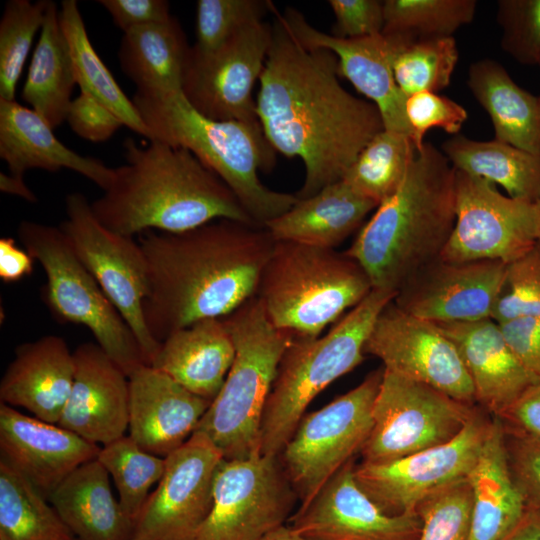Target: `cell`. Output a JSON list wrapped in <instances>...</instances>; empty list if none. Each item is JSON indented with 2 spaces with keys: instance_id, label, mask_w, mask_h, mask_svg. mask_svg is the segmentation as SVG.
<instances>
[{
  "instance_id": "cell-1",
  "label": "cell",
  "mask_w": 540,
  "mask_h": 540,
  "mask_svg": "<svg viewBox=\"0 0 540 540\" xmlns=\"http://www.w3.org/2000/svg\"><path fill=\"white\" fill-rule=\"evenodd\" d=\"M272 29L256 113L274 151L302 160L304 199L342 180L384 124L372 102L341 85L333 52L303 46L276 15Z\"/></svg>"
},
{
  "instance_id": "cell-2",
  "label": "cell",
  "mask_w": 540,
  "mask_h": 540,
  "mask_svg": "<svg viewBox=\"0 0 540 540\" xmlns=\"http://www.w3.org/2000/svg\"><path fill=\"white\" fill-rule=\"evenodd\" d=\"M138 242L147 263L145 322L161 343L255 297L275 239L264 226L218 219L180 233L148 230Z\"/></svg>"
},
{
  "instance_id": "cell-3",
  "label": "cell",
  "mask_w": 540,
  "mask_h": 540,
  "mask_svg": "<svg viewBox=\"0 0 540 540\" xmlns=\"http://www.w3.org/2000/svg\"><path fill=\"white\" fill-rule=\"evenodd\" d=\"M125 164L91 203L106 228L133 237L148 230L180 233L218 219L258 225L228 186L193 153L159 140L123 143ZM261 226V225H260Z\"/></svg>"
},
{
  "instance_id": "cell-4",
  "label": "cell",
  "mask_w": 540,
  "mask_h": 540,
  "mask_svg": "<svg viewBox=\"0 0 540 540\" xmlns=\"http://www.w3.org/2000/svg\"><path fill=\"white\" fill-rule=\"evenodd\" d=\"M455 224V170L425 142L398 190L380 203L345 253L367 273L374 289L397 292L440 257Z\"/></svg>"
},
{
  "instance_id": "cell-5",
  "label": "cell",
  "mask_w": 540,
  "mask_h": 540,
  "mask_svg": "<svg viewBox=\"0 0 540 540\" xmlns=\"http://www.w3.org/2000/svg\"><path fill=\"white\" fill-rule=\"evenodd\" d=\"M132 101L150 130L151 140L193 153L228 186L258 225L264 226L298 201L296 194L274 191L258 176L260 170L268 171L275 163V151L261 126L205 117L182 92L136 90Z\"/></svg>"
},
{
  "instance_id": "cell-6",
  "label": "cell",
  "mask_w": 540,
  "mask_h": 540,
  "mask_svg": "<svg viewBox=\"0 0 540 540\" xmlns=\"http://www.w3.org/2000/svg\"><path fill=\"white\" fill-rule=\"evenodd\" d=\"M372 289L365 270L345 252L275 241L256 297L274 327L293 338H317Z\"/></svg>"
},
{
  "instance_id": "cell-7",
  "label": "cell",
  "mask_w": 540,
  "mask_h": 540,
  "mask_svg": "<svg viewBox=\"0 0 540 540\" xmlns=\"http://www.w3.org/2000/svg\"><path fill=\"white\" fill-rule=\"evenodd\" d=\"M221 319L233 339L235 357L196 431L206 434L225 460L247 459L261 454L264 411L293 337L274 327L256 296Z\"/></svg>"
},
{
  "instance_id": "cell-8",
  "label": "cell",
  "mask_w": 540,
  "mask_h": 540,
  "mask_svg": "<svg viewBox=\"0 0 540 540\" xmlns=\"http://www.w3.org/2000/svg\"><path fill=\"white\" fill-rule=\"evenodd\" d=\"M395 295L394 291L373 288L325 335L292 339L264 411L261 455L279 456L314 398L363 361L372 328Z\"/></svg>"
},
{
  "instance_id": "cell-9",
  "label": "cell",
  "mask_w": 540,
  "mask_h": 540,
  "mask_svg": "<svg viewBox=\"0 0 540 540\" xmlns=\"http://www.w3.org/2000/svg\"><path fill=\"white\" fill-rule=\"evenodd\" d=\"M17 234L46 274L41 295L53 318L87 327L127 376L147 364L132 330L81 263L60 227L24 220Z\"/></svg>"
},
{
  "instance_id": "cell-10",
  "label": "cell",
  "mask_w": 540,
  "mask_h": 540,
  "mask_svg": "<svg viewBox=\"0 0 540 540\" xmlns=\"http://www.w3.org/2000/svg\"><path fill=\"white\" fill-rule=\"evenodd\" d=\"M382 377L383 368L371 372L358 386L299 422L279 458L300 506L360 454L373 427V405Z\"/></svg>"
},
{
  "instance_id": "cell-11",
  "label": "cell",
  "mask_w": 540,
  "mask_h": 540,
  "mask_svg": "<svg viewBox=\"0 0 540 540\" xmlns=\"http://www.w3.org/2000/svg\"><path fill=\"white\" fill-rule=\"evenodd\" d=\"M477 407L383 368L373 427L360 452L362 462L388 463L447 443L464 429Z\"/></svg>"
},
{
  "instance_id": "cell-12",
  "label": "cell",
  "mask_w": 540,
  "mask_h": 540,
  "mask_svg": "<svg viewBox=\"0 0 540 540\" xmlns=\"http://www.w3.org/2000/svg\"><path fill=\"white\" fill-rule=\"evenodd\" d=\"M66 218L59 225L73 251L132 330L150 365L161 343L145 322L147 263L139 242L102 225L86 196L74 192L65 198Z\"/></svg>"
},
{
  "instance_id": "cell-13",
  "label": "cell",
  "mask_w": 540,
  "mask_h": 540,
  "mask_svg": "<svg viewBox=\"0 0 540 540\" xmlns=\"http://www.w3.org/2000/svg\"><path fill=\"white\" fill-rule=\"evenodd\" d=\"M539 235L536 202L505 196L494 184L455 170V224L440 258L508 264L533 248Z\"/></svg>"
},
{
  "instance_id": "cell-14",
  "label": "cell",
  "mask_w": 540,
  "mask_h": 540,
  "mask_svg": "<svg viewBox=\"0 0 540 540\" xmlns=\"http://www.w3.org/2000/svg\"><path fill=\"white\" fill-rule=\"evenodd\" d=\"M297 499L279 456L224 460L211 511L195 540H257L285 525Z\"/></svg>"
},
{
  "instance_id": "cell-15",
  "label": "cell",
  "mask_w": 540,
  "mask_h": 540,
  "mask_svg": "<svg viewBox=\"0 0 540 540\" xmlns=\"http://www.w3.org/2000/svg\"><path fill=\"white\" fill-rule=\"evenodd\" d=\"M493 416L479 406L451 441L383 464L361 462L354 475L361 489L386 514L415 513L434 491L467 478L490 433Z\"/></svg>"
},
{
  "instance_id": "cell-16",
  "label": "cell",
  "mask_w": 540,
  "mask_h": 540,
  "mask_svg": "<svg viewBox=\"0 0 540 540\" xmlns=\"http://www.w3.org/2000/svg\"><path fill=\"white\" fill-rule=\"evenodd\" d=\"M221 451L200 431L165 457V470L135 521L133 540H195L212 505Z\"/></svg>"
},
{
  "instance_id": "cell-17",
  "label": "cell",
  "mask_w": 540,
  "mask_h": 540,
  "mask_svg": "<svg viewBox=\"0 0 540 540\" xmlns=\"http://www.w3.org/2000/svg\"><path fill=\"white\" fill-rule=\"evenodd\" d=\"M272 36V25L260 20L212 53L200 54L191 46L182 86L188 103L213 120L260 126L253 88L263 73Z\"/></svg>"
},
{
  "instance_id": "cell-18",
  "label": "cell",
  "mask_w": 540,
  "mask_h": 540,
  "mask_svg": "<svg viewBox=\"0 0 540 540\" xmlns=\"http://www.w3.org/2000/svg\"><path fill=\"white\" fill-rule=\"evenodd\" d=\"M392 373L477 405L472 381L452 340L434 322L401 310L393 300L379 314L364 349Z\"/></svg>"
},
{
  "instance_id": "cell-19",
  "label": "cell",
  "mask_w": 540,
  "mask_h": 540,
  "mask_svg": "<svg viewBox=\"0 0 540 540\" xmlns=\"http://www.w3.org/2000/svg\"><path fill=\"white\" fill-rule=\"evenodd\" d=\"M271 12L303 46L333 52L338 60L339 75L377 107L384 129L412 139L405 114L407 96L396 84L393 63L399 51L414 37L381 33L359 39L340 38L318 30L294 8L288 7L280 13L273 4Z\"/></svg>"
},
{
  "instance_id": "cell-20",
  "label": "cell",
  "mask_w": 540,
  "mask_h": 540,
  "mask_svg": "<svg viewBox=\"0 0 540 540\" xmlns=\"http://www.w3.org/2000/svg\"><path fill=\"white\" fill-rule=\"evenodd\" d=\"M506 264L495 260L446 261L438 257L409 277L393 302L401 310L434 323L491 318Z\"/></svg>"
},
{
  "instance_id": "cell-21",
  "label": "cell",
  "mask_w": 540,
  "mask_h": 540,
  "mask_svg": "<svg viewBox=\"0 0 540 540\" xmlns=\"http://www.w3.org/2000/svg\"><path fill=\"white\" fill-rule=\"evenodd\" d=\"M355 465L353 459L336 472L290 517V526L309 540H419L418 514L383 512L358 485Z\"/></svg>"
},
{
  "instance_id": "cell-22",
  "label": "cell",
  "mask_w": 540,
  "mask_h": 540,
  "mask_svg": "<svg viewBox=\"0 0 540 540\" xmlns=\"http://www.w3.org/2000/svg\"><path fill=\"white\" fill-rule=\"evenodd\" d=\"M73 356V384L58 425L99 446L125 436L128 376L97 343L80 344Z\"/></svg>"
},
{
  "instance_id": "cell-23",
  "label": "cell",
  "mask_w": 540,
  "mask_h": 540,
  "mask_svg": "<svg viewBox=\"0 0 540 540\" xmlns=\"http://www.w3.org/2000/svg\"><path fill=\"white\" fill-rule=\"evenodd\" d=\"M101 446L0 403L1 459L47 498L76 468L96 459Z\"/></svg>"
},
{
  "instance_id": "cell-24",
  "label": "cell",
  "mask_w": 540,
  "mask_h": 540,
  "mask_svg": "<svg viewBox=\"0 0 540 540\" xmlns=\"http://www.w3.org/2000/svg\"><path fill=\"white\" fill-rule=\"evenodd\" d=\"M129 379V436L161 457L185 443L196 431L211 401L193 394L148 364Z\"/></svg>"
},
{
  "instance_id": "cell-25",
  "label": "cell",
  "mask_w": 540,
  "mask_h": 540,
  "mask_svg": "<svg viewBox=\"0 0 540 540\" xmlns=\"http://www.w3.org/2000/svg\"><path fill=\"white\" fill-rule=\"evenodd\" d=\"M457 347L472 381L476 404L501 416L530 387L540 383L517 358L499 323H435Z\"/></svg>"
},
{
  "instance_id": "cell-26",
  "label": "cell",
  "mask_w": 540,
  "mask_h": 540,
  "mask_svg": "<svg viewBox=\"0 0 540 540\" xmlns=\"http://www.w3.org/2000/svg\"><path fill=\"white\" fill-rule=\"evenodd\" d=\"M74 356L66 341L46 335L15 349L0 381V403L22 407L58 424L74 379Z\"/></svg>"
},
{
  "instance_id": "cell-27",
  "label": "cell",
  "mask_w": 540,
  "mask_h": 540,
  "mask_svg": "<svg viewBox=\"0 0 540 540\" xmlns=\"http://www.w3.org/2000/svg\"><path fill=\"white\" fill-rule=\"evenodd\" d=\"M53 130L32 108L16 100L0 99V158L7 163L9 174L23 177L30 169L52 173L69 169L106 190L114 169L97 158L73 151Z\"/></svg>"
},
{
  "instance_id": "cell-28",
  "label": "cell",
  "mask_w": 540,
  "mask_h": 540,
  "mask_svg": "<svg viewBox=\"0 0 540 540\" xmlns=\"http://www.w3.org/2000/svg\"><path fill=\"white\" fill-rule=\"evenodd\" d=\"M234 357V342L223 320L210 318L170 334L161 342L150 365L212 402Z\"/></svg>"
},
{
  "instance_id": "cell-29",
  "label": "cell",
  "mask_w": 540,
  "mask_h": 540,
  "mask_svg": "<svg viewBox=\"0 0 540 540\" xmlns=\"http://www.w3.org/2000/svg\"><path fill=\"white\" fill-rule=\"evenodd\" d=\"M48 500L77 540H133L135 522L114 497L97 458L76 468Z\"/></svg>"
},
{
  "instance_id": "cell-30",
  "label": "cell",
  "mask_w": 540,
  "mask_h": 540,
  "mask_svg": "<svg viewBox=\"0 0 540 540\" xmlns=\"http://www.w3.org/2000/svg\"><path fill=\"white\" fill-rule=\"evenodd\" d=\"M377 206L340 180L311 197L298 199L287 212L264 227L275 241L335 249Z\"/></svg>"
},
{
  "instance_id": "cell-31",
  "label": "cell",
  "mask_w": 540,
  "mask_h": 540,
  "mask_svg": "<svg viewBox=\"0 0 540 540\" xmlns=\"http://www.w3.org/2000/svg\"><path fill=\"white\" fill-rule=\"evenodd\" d=\"M468 479L473 508L469 540H500L524 516L525 500L509 470L501 421L490 433Z\"/></svg>"
},
{
  "instance_id": "cell-32",
  "label": "cell",
  "mask_w": 540,
  "mask_h": 540,
  "mask_svg": "<svg viewBox=\"0 0 540 540\" xmlns=\"http://www.w3.org/2000/svg\"><path fill=\"white\" fill-rule=\"evenodd\" d=\"M468 87L490 116L494 139L540 157V101L518 86L497 61L471 64Z\"/></svg>"
},
{
  "instance_id": "cell-33",
  "label": "cell",
  "mask_w": 540,
  "mask_h": 540,
  "mask_svg": "<svg viewBox=\"0 0 540 540\" xmlns=\"http://www.w3.org/2000/svg\"><path fill=\"white\" fill-rule=\"evenodd\" d=\"M190 50L180 23L172 16L123 33L118 59L137 91L175 93L182 92Z\"/></svg>"
},
{
  "instance_id": "cell-34",
  "label": "cell",
  "mask_w": 540,
  "mask_h": 540,
  "mask_svg": "<svg viewBox=\"0 0 540 540\" xmlns=\"http://www.w3.org/2000/svg\"><path fill=\"white\" fill-rule=\"evenodd\" d=\"M75 85L74 65L59 21V8L50 1L21 96L55 129L66 121Z\"/></svg>"
},
{
  "instance_id": "cell-35",
  "label": "cell",
  "mask_w": 540,
  "mask_h": 540,
  "mask_svg": "<svg viewBox=\"0 0 540 540\" xmlns=\"http://www.w3.org/2000/svg\"><path fill=\"white\" fill-rule=\"evenodd\" d=\"M441 151L457 171L500 185L509 197L537 202L540 157L498 140L478 141L457 134Z\"/></svg>"
},
{
  "instance_id": "cell-36",
  "label": "cell",
  "mask_w": 540,
  "mask_h": 540,
  "mask_svg": "<svg viewBox=\"0 0 540 540\" xmlns=\"http://www.w3.org/2000/svg\"><path fill=\"white\" fill-rule=\"evenodd\" d=\"M59 21L67 39L77 85L103 104L133 132L151 140L132 99L120 88L108 67L94 49L76 0H63L59 7Z\"/></svg>"
},
{
  "instance_id": "cell-37",
  "label": "cell",
  "mask_w": 540,
  "mask_h": 540,
  "mask_svg": "<svg viewBox=\"0 0 540 540\" xmlns=\"http://www.w3.org/2000/svg\"><path fill=\"white\" fill-rule=\"evenodd\" d=\"M0 540H77L48 498L3 460Z\"/></svg>"
},
{
  "instance_id": "cell-38",
  "label": "cell",
  "mask_w": 540,
  "mask_h": 540,
  "mask_svg": "<svg viewBox=\"0 0 540 540\" xmlns=\"http://www.w3.org/2000/svg\"><path fill=\"white\" fill-rule=\"evenodd\" d=\"M416 151L408 135L383 129L366 144L342 180L379 205L398 190Z\"/></svg>"
},
{
  "instance_id": "cell-39",
  "label": "cell",
  "mask_w": 540,
  "mask_h": 540,
  "mask_svg": "<svg viewBox=\"0 0 540 540\" xmlns=\"http://www.w3.org/2000/svg\"><path fill=\"white\" fill-rule=\"evenodd\" d=\"M98 461L113 479L124 512L134 522L165 470V457L142 449L129 435L101 446Z\"/></svg>"
},
{
  "instance_id": "cell-40",
  "label": "cell",
  "mask_w": 540,
  "mask_h": 540,
  "mask_svg": "<svg viewBox=\"0 0 540 540\" xmlns=\"http://www.w3.org/2000/svg\"><path fill=\"white\" fill-rule=\"evenodd\" d=\"M382 33L408 34L415 39L449 37L472 22L475 0H385Z\"/></svg>"
},
{
  "instance_id": "cell-41",
  "label": "cell",
  "mask_w": 540,
  "mask_h": 540,
  "mask_svg": "<svg viewBox=\"0 0 540 540\" xmlns=\"http://www.w3.org/2000/svg\"><path fill=\"white\" fill-rule=\"evenodd\" d=\"M458 61L453 36L414 39L397 54L393 63L396 84L406 95L446 88Z\"/></svg>"
},
{
  "instance_id": "cell-42",
  "label": "cell",
  "mask_w": 540,
  "mask_h": 540,
  "mask_svg": "<svg viewBox=\"0 0 540 540\" xmlns=\"http://www.w3.org/2000/svg\"><path fill=\"white\" fill-rule=\"evenodd\" d=\"M49 0H9L0 19V99L15 100L18 80Z\"/></svg>"
},
{
  "instance_id": "cell-43",
  "label": "cell",
  "mask_w": 540,
  "mask_h": 540,
  "mask_svg": "<svg viewBox=\"0 0 540 540\" xmlns=\"http://www.w3.org/2000/svg\"><path fill=\"white\" fill-rule=\"evenodd\" d=\"M472 508L468 477L429 494L415 508L422 521L419 540H469Z\"/></svg>"
},
{
  "instance_id": "cell-44",
  "label": "cell",
  "mask_w": 540,
  "mask_h": 540,
  "mask_svg": "<svg viewBox=\"0 0 540 540\" xmlns=\"http://www.w3.org/2000/svg\"><path fill=\"white\" fill-rule=\"evenodd\" d=\"M272 2L264 0H198L196 3V41L192 49L212 53L245 27L263 20Z\"/></svg>"
},
{
  "instance_id": "cell-45",
  "label": "cell",
  "mask_w": 540,
  "mask_h": 540,
  "mask_svg": "<svg viewBox=\"0 0 540 540\" xmlns=\"http://www.w3.org/2000/svg\"><path fill=\"white\" fill-rule=\"evenodd\" d=\"M540 317V245L506 264L503 285L492 319L505 323L514 319Z\"/></svg>"
},
{
  "instance_id": "cell-46",
  "label": "cell",
  "mask_w": 540,
  "mask_h": 540,
  "mask_svg": "<svg viewBox=\"0 0 540 540\" xmlns=\"http://www.w3.org/2000/svg\"><path fill=\"white\" fill-rule=\"evenodd\" d=\"M501 47L514 60L540 65V0H499Z\"/></svg>"
},
{
  "instance_id": "cell-47",
  "label": "cell",
  "mask_w": 540,
  "mask_h": 540,
  "mask_svg": "<svg viewBox=\"0 0 540 540\" xmlns=\"http://www.w3.org/2000/svg\"><path fill=\"white\" fill-rule=\"evenodd\" d=\"M405 114L412 132L416 150L425 143L428 130L441 128L454 135L459 134L468 114L463 106L435 92H418L407 96Z\"/></svg>"
},
{
  "instance_id": "cell-48",
  "label": "cell",
  "mask_w": 540,
  "mask_h": 540,
  "mask_svg": "<svg viewBox=\"0 0 540 540\" xmlns=\"http://www.w3.org/2000/svg\"><path fill=\"white\" fill-rule=\"evenodd\" d=\"M503 427V426H502ZM507 462L526 508L532 504L540 515V441L519 438L503 428Z\"/></svg>"
},
{
  "instance_id": "cell-49",
  "label": "cell",
  "mask_w": 540,
  "mask_h": 540,
  "mask_svg": "<svg viewBox=\"0 0 540 540\" xmlns=\"http://www.w3.org/2000/svg\"><path fill=\"white\" fill-rule=\"evenodd\" d=\"M328 4L335 17L332 35L346 39H359L383 32V1L330 0Z\"/></svg>"
},
{
  "instance_id": "cell-50",
  "label": "cell",
  "mask_w": 540,
  "mask_h": 540,
  "mask_svg": "<svg viewBox=\"0 0 540 540\" xmlns=\"http://www.w3.org/2000/svg\"><path fill=\"white\" fill-rule=\"evenodd\" d=\"M66 122L76 135L94 143L109 140L124 126L115 114L83 91L72 99L66 114Z\"/></svg>"
},
{
  "instance_id": "cell-51",
  "label": "cell",
  "mask_w": 540,
  "mask_h": 540,
  "mask_svg": "<svg viewBox=\"0 0 540 540\" xmlns=\"http://www.w3.org/2000/svg\"><path fill=\"white\" fill-rule=\"evenodd\" d=\"M123 33L137 27L164 22L172 17L166 0H99Z\"/></svg>"
},
{
  "instance_id": "cell-52",
  "label": "cell",
  "mask_w": 540,
  "mask_h": 540,
  "mask_svg": "<svg viewBox=\"0 0 540 540\" xmlns=\"http://www.w3.org/2000/svg\"><path fill=\"white\" fill-rule=\"evenodd\" d=\"M499 325L517 358L540 381V317L519 318Z\"/></svg>"
},
{
  "instance_id": "cell-53",
  "label": "cell",
  "mask_w": 540,
  "mask_h": 540,
  "mask_svg": "<svg viewBox=\"0 0 540 540\" xmlns=\"http://www.w3.org/2000/svg\"><path fill=\"white\" fill-rule=\"evenodd\" d=\"M498 418L502 424H514L540 441V383L530 387Z\"/></svg>"
},
{
  "instance_id": "cell-54",
  "label": "cell",
  "mask_w": 540,
  "mask_h": 540,
  "mask_svg": "<svg viewBox=\"0 0 540 540\" xmlns=\"http://www.w3.org/2000/svg\"><path fill=\"white\" fill-rule=\"evenodd\" d=\"M33 256L21 249L14 238L0 239V278L5 283H14L30 276L34 269Z\"/></svg>"
},
{
  "instance_id": "cell-55",
  "label": "cell",
  "mask_w": 540,
  "mask_h": 540,
  "mask_svg": "<svg viewBox=\"0 0 540 540\" xmlns=\"http://www.w3.org/2000/svg\"><path fill=\"white\" fill-rule=\"evenodd\" d=\"M500 540H540V515L526 510L522 519Z\"/></svg>"
},
{
  "instance_id": "cell-56",
  "label": "cell",
  "mask_w": 540,
  "mask_h": 540,
  "mask_svg": "<svg viewBox=\"0 0 540 540\" xmlns=\"http://www.w3.org/2000/svg\"><path fill=\"white\" fill-rule=\"evenodd\" d=\"M0 190L4 193L16 195L28 202H37V196L25 184L23 177L0 173Z\"/></svg>"
},
{
  "instance_id": "cell-57",
  "label": "cell",
  "mask_w": 540,
  "mask_h": 540,
  "mask_svg": "<svg viewBox=\"0 0 540 540\" xmlns=\"http://www.w3.org/2000/svg\"><path fill=\"white\" fill-rule=\"evenodd\" d=\"M257 540H309L300 535L291 526L282 525L277 527Z\"/></svg>"
},
{
  "instance_id": "cell-58",
  "label": "cell",
  "mask_w": 540,
  "mask_h": 540,
  "mask_svg": "<svg viewBox=\"0 0 540 540\" xmlns=\"http://www.w3.org/2000/svg\"><path fill=\"white\" fill-rule=\"evenodd\" d=\"M538 207H539V210H540V198L538 199V201L536 202ZM538 243L540 245V235H539V240H538Z\"/></svg>"
},
{
  "instance_id": "cell-59",
  "label": "cell",
  "mask_w": 540,
  "mask_h": 540,
  "mask_svg": "<svg viewBox=\"0 0 540 540\" xmlns=\"http://www.w3.org/2000/svg\"><path fill=\"white\" fill-rule=\"evenodd\" d=\"M538 97H539V101H540V95Z\"/></svg>"
}]
</instances>
